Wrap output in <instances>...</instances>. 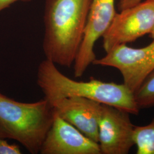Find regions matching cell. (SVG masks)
<instances>
[{
    "label": "cell",
    "instance_id": "obj_7",
    "mask_svg": "<svg viewBox=\"0 0 154 154\" xmlns=\"http://www.w3.org/2000/svg\"><path fill=\"white\" fill-rule=\"evenodd\" d=\"M130 114L102 105L99 118L98 144L101 154H127L135 145Z\"/></svg>",
    "mask_w": 154,
    "mask_h": 154
},
{
    "label": "cell",
    "instance_id": "obj_11",
    "mask_svg": "<svg viewBox=\"0 0 154 154\" xmlns=\"http://www.w3.org/2000/svg\"><path fill=\"white\" fill-rule=\"evenodd\" d=\"M134 96L140 109L154 106V71L134 93Z\"/></svg>",
    "mask_w": 154,
    "mask_h": 154
},
{
    "label": "cell",
    "instance_id": "obj_4",
    "mask_svg": "<svg viewBox=\"0 0 154 154\" xmlns=\"http://www.w3.org/2000/svg\"><path fill=\"white\" fill-rule=\"evenodd\" d=\"M93 65L118 69L123 83L135 93L154 71V39L141 48H130L126 44L117 46L103 57L96 58Z\"/></svg>",
    "mask_w": 154,
    "mask_h": 154
},
{
    "label": "cell",
    "instance_id": "obj_3",
    "mask_svg": "<svg viewBox=\"0 0 154 154\" xmlns=\"http://www.w3.org/2000/svg\"><path fill=\"white\" fill-rule=\"evenodd\" d=\"M54 116L45 98L21 102L0 93V137L21 143L30 154L39 153Z\"/></svg>",
    "mask_w": 154,
    "mask_h": 154
},
{
    "label": "cell",
    "instance_id": "obj_16",
    "mask_svg": "<svg viewBox=\"0 0 154 154\" xmlns=\"http://www.w3.org/2000/svg\"><path fill=\"white\" fill-rule=\"evenodd\" d=\"M152 1H154V0H152Z\"/></svg>",
    "mask_w": 154,
    "mask_h": 154
},
{
    "label": "cell",
    "instance_id": "obj_8",
    "mask_svg": "<svg viewBox=\"0 0 154 154\" xmlns=\"http://www.w3.org/2000/svg\"><path fill=\"white\" fill-rule=\"evenodd\" d=\"M39 154H101V151L98 143L55 114Z\"/></svg>",
    "mask_w": 154,
    "mask_h": 154
},
{
    "label": "cell",
    "instance_id": "obj_15",
    "mask_svg": "<svg viewBox=\"0 0 154 154\" xmlns=\"http://www.w3.org/2000/svg\"><path fill=\"white\" fill-rule=\"evenodd\" d=\"M149 35H150V37H151V38H152L153 39H154V29L152 30V32L149 34Z\"/></svg>",
    "mask_w": 154,
    "mask_h": 154
},
{
    "label": "cell",
    "instance_id": "obj_10",
    "mask_svg": "<svg viewBox=\"0 0 154 154\" xmlns=\"http://www.w3.org/2000/svg\"><path fill=\"white\" fill-rule=\"evenodd\" d=\"M134 140L137 154H154V118L145 126H135Z\"/></svg>",
    "mask_w": 154,
    "mask_h": 154
},
{
    "label": "cell",
    "instance_id": "obj_1",
    "mask_svg": "<svg viewBox=\"0 0 154 154\" xmlns=\"http://www.w3.org/2000/svg\"><path fill=\"white\" fill-rule=\"evenodd\" d=\"M91 0H46L42 48L46 59L70 67L82 41Z\"/></svg>",
    "mask_w": 154,
    "mask_h": 154
},
{
    "label": "cell",
    "instance_id": "obj_5",
    "mask_svg": "<svg viewBox=\"0 0 154 154\" xmlns=\"http://www.w3.org/2000/svg\"><path fill=\"white\" fill-rule=\"evenodd\" d=\"M120 11L102 36L106 53L149 34L154 29V1L144 0Z\"/></svg>",
    "mask_w": 154,
    "mask_h": 154
},
{
    "label": "cell",
    "instance_id": "obj_6",
    "mask_svg": "<svg viewBox=\"0 0 154 154\" xmlns=\"http://www.w3.org/2000/svg\"><path fill=\"white\" fill-rule=\"evenodd\" d=\"M116 13L115 0H91L82 41L73 64L75 78L82 77L97 58L95 43L110 26Z\"/></svg>",
    "mask_w": 154,
    "mask_h": 154
},
{
    "label": "cell",
    "instance_id": "obj_2",
    "mask_svg": "<svg viewBox=\"0 0 154 154\" xmlns=\"http://www.w3.org/2000/svg\"><path fill=\"white\" fill-rule=\"evenodd\" d=\"M37 84L49 102L79 96L121 109L132 115L140 111L134 93L123 83L103 82L95 78L78 81L62 73L51 61L45 59L38 66Z\"/></svg>",
    "mask_w": 154,
    "mask_h": 154
},
{
    "label": "cell",
    "instance_id": "obj_13",
    "mask_svg": "<svg viewBox=\"0 0 154 154\" xmlns=\"http://www.w3.org/2000/svg\"><path fill=\"white\" fill-rule=\"evenodd\" d=\"M143 0H119V10L121 11L127 8L136 5L140 2H142Z\"/></svg>",
    "mask_w": 154,
    "mask_h": 154
},
{
    "label": "cell",
    "instance_id": "obj_12",
    "mask_svg": "<svg viewBox=\"0 0 154 154\" xmlns=\"http://www.w3.org/2000/svg\"><path fill=\"white\" fill-rule=\"evenodd\" d=\"M19 146L8 143L4 138L0 137V154H21Z\"/></svg>",
    "mask_w": 154,
    "mask_h": 154
},
{
    "label": "cell",
    "instance_id": "obj_9",
    "mask_svg": "<svg viewBox=\"0 0 154 154\" xmlns=\"http://www.w3.org/2000/svg\"><path fill=\"white\" fill-rule=\"evenodd\" d=\"M50 103L55 114L98 143L99 121L102 104L79 96L57 99Z\"/></svg>",
    "mask_w": 154,
    "mask_h": 154
},
{
    "label": "cell",
    "instance_id": "obj_14",
    "mask_svg": "<svg viewBox=\"0 0 154 154\" xmlns=\"http://www.w3.org/2000/svg\"><path fill=\"white\" fill-rule=\"evenodd\" d=\"M32 0H0V11L8 8L9 6L18 1L28 2Z\"/></svg>",
    "mask_w": 154,
    "mask_h": 154
}]
</instances>
